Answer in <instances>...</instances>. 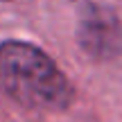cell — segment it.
Wrapping results in <instances>:
<instances>
[{"label":"cell","mask_w":122,"mask_h":122,"mask_svg":"<svg viewBox=\"0 0 122 122\" xmlns=\"http://www.w3.org/2000/svg\"><path fill=\"white\" fill-rule=\"evenodd\" d=\"M0 84L27 109L61 111L72 102V86L41 48L23 41L0 43Z\"/></svg>","instance_id":"6da1fadb"},{"label":"cell","mask_w":122,"mask_h":122,"mask_svg":"<svg viewBox=\"0 0 122 122\" xmlns=\"http://www.w3.org/2000/svg\"><path fill=\"white\" fill-rule=\"evenodd\" d=\"M79 41L88 54L97 59H109L120 52L122 32L111 14H91L81 23Z\"/></svg>","instance_id":"7a4b0ae2"}]
</instances>
